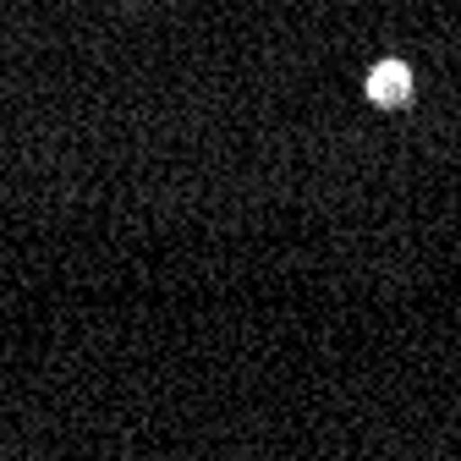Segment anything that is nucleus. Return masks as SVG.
Masks as SVG:
<instances>
[{
  "label": "nucleus",
  "instance_id": "obj_1",
  "mask_svg": "<svg viewBox=\"0 0 461 461\" xmlns=\"http://www.w3.org/2000/svg\"><path fill=\"white\" fill-rule=\"evenodd\" d=\"M368 99L374 104H407L412 99V72L401 67V61H384V67H374V77H368Z\"/></svg>",
  "mask_w": 461,
  "mask_h": 461
}]
</instances>
